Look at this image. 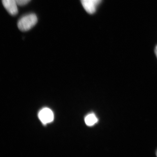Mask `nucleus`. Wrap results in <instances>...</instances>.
<instances>
[{"label": "nucleus", "instance_id": "f257e3e1", "mask_svg": "<svg viewBox=\"0 0 157 157\" xmlns=\"http://www.w3.org/2000/svg\"><path fill=\"white\" fill-rule=\"evenodd\" d=\"M38 21L36 15L30 14L21 18L17 23V26L21 31L25 32L30 29L36 25Z\"/></svg>", "mask_w": 157, "mask_h": 157}, {"label": "nucleus", "instance_id": "f03ea898", "mask_svg": "<svg viewBox=\"0 0 157 157\" xmlns=\"http://www.w3.org/2000/svg\"><path fill=\"white\" fill-rule=\"evenodd\" d=\"M101 2V0H81L83 8L90 14H93L95 12L97 6Z\"/></svg>", "mask_w": 157, "mask_h": 157}, {"label": "nucleus", "instance_id": "7ed1b4c3", "mask_svg": "<svg viewBox=\"0 0 157 157\" xmlns=\"http://www.w3.org/2000/svg\"><path fill=\"white\" fill-rule=\"evenodd\" d=\"M39 117L42 123L46 124L53 121V113L49 108H44L39 112Z\"/></svg>", "mask_w": 157, "mask_h": 157}, {"label": "nucleus", "instance_id": "20e7f679", "mask_svg": "<svg viewBox=\"0 0 157 157\" xmlns=\"http://www.w3.org/2000/svg\"><path fill=\"white\" fill-rule=\"evenodd\" d=\"M4 7L8 12L12 15H16L18 13V4L16 0H2Z\"/></svg>", "mask_w": 157, "mask_h": 157}, {"label": "nucleus", "instance_id": "39448f33", "mask_svg": "<svg viewBox=\"0 0 157 157\" xmlns=\"http://www.w3.org/2000/svg\"><path fill=\"white\" fill-rule=\"evenodd\" d=\"M98 120L94 113L89 114L85 119L86 124L89 126H92L98 122Z\"/></svg>", "mask_w": 157, "mask_h": 157}, {"label": "nucleus", "instance_id": "423d86ee", "mask_svg": "<svg viewBox=\"0 0 157 157\" xmlns=\"http://www.w3.org/2000/svg\"><path fill=\"white\" fill-rule=\"evenodd\" d=\"M31 0H16V2L19 6H24L28 4Z\"/></svg>", "mask_w": 157, "mask_h": 157}, {"label": "nucleus", "instance_id": "0eeeda50", "mask_svg": "<svg viewBox=\"0 0 157 157\" xmlns=\"http://www.w3.org/2000/svg\"><path fill=\"white\" fill-rule=\"evenodd\" d=\"M155 53L156 56V57L157 58V45L156 46L155 48Z\"/></svg>", "mask_w": 157, "mask_h": 157}, {"label": "nucleus", "instance_id": "6e6552de", "mask_svg": "<svg viewBox=\"0 0 157 157\" xmlns=\"http://www.w3.org/2000/svg\"><path fill=\"white\" fill-rule=\"evenodd\" d=\"M156 156H157V152H156Z\"/></svg>", "mask_w": 157, "mask_h": 157}]
</instances>
